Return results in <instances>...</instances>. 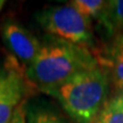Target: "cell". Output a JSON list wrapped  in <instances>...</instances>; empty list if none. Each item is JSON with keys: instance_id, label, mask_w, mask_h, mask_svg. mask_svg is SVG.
<instances>
[{"instance_id": "obj_5", "label": "cell", "mask_w": 123, "mask_h": 123, "mask_svg": "<svg viewBox=\"0 0 123 123\" xmlns=\"http://www.w3.org/2000/svg\"><path fill=\"white\" fill-rule=\"evenodd\" d=\"M16 66V63H0V103L12 99L24 100L29 83L25 79L24 72Z\"/></svg>"}, {"instance_id": "obj_4", "label": "cell", "mask_w": 123, "mask_h": 123, "mask_svg": "<svg viewBox=\"0 0 123 123\" xmlns=\"http://www.w3.org/2000/svg\"><path fill=\"white\" fill-rule=\"evenodd\" d=\"M0 34L5 46L22 64L24 70L34 61L39 54L41 40L16 21H5L0 29Z\"/></svg>"}, {"instance_id": "obj_1", "label": "cell", "mask_w": 123, "mask_h": 123, "mask_svg": "<svg viewBox=\"0 0 123 123\" xmlns=\"http://www.w3.org/2000/svg\"><path fill=\"white\" fill-rule=\"evenodd\" d=\"M99 66L92 50L56 37H47L34 61L24 70L30 87L53 95L62 84L81 72Z\"/></svg>"}, {"instance_id": "obj_12", "label": "cell", "mask_w": 123, "mask_h": 123, "mask_svg": "<svg viewBox=\"0 0 123 123\" xmlns=\"http://www.w3.org/2000/svg\"><path fill=\"white\" fill-rule=\"evenodd\" d=\"M26 100L24 99L17 106L9 123H26Z\"/></svg>"}, {"instance_id": "obj_7", "label": "cell", "mask_w": 123, "mask_h": 123, "mask_svg": "<svg viewBox=\"0 0 123 123\" xmlns=\"http://www.w3.org/2000/svg\"><path fill=\"white\" fill-rule=\"evenodd\" d=\"M97 21L111 37L123 34V0L106 1Z\"/></svg>"}, {"instance_id": "obj_14", "label": "cell", "mask_w": 123, "mask_h": 123, "mask_svg": "<svg viewBox=\"0 0 123 123\" xmlns=\"http://www.w3.org/2000/svg\"><path fill=\"white\" fill-rule=\"evenodd\" d=\"M5 0H0V12L2 10V8H4V6H5Z\"/></svg>"}, {"instance_id": "obj_8", "label": "cell", "mask_w": 123, "mask_h": 123, "mask_svg": "<svg viewBox=\"0 0 123 123\" xmlns=\"http://www.w3.org/2000/svg\"><path fill=\"white\" fill-rule=\"evenodd\" d=\"M93 123H123V103L119 97L107 100Z\"/></svg>"}, {"instance_id": "obj_13", "label": "cell", "mask_w": 123, "mask_h": 123, "mask_svg": "<svg viewBox=\"0 0 123 123\" xmlns=\"http://www.w3.org/2000/svg\"><path fill=\"white\" fill-rule=\"evenodd\" d=\"M116 96L119 97L120 99H121V101H122V103H123V90H122V91H120L119 93H117V95H116Z\"/></svg>"}, {"instance_id": "obj_11", "label": "cell", "mask_w": 123, "mask_h": 123, "mask_svg": "<svg viewBox=\"0 0 123 123\" xmlns=\"http://www.w3.org/2000/svg\"><path fill=\"white\" fill-rule=\"evenodd\" d=\"M23 100L12 99L0 103V123H9L13 117L15 110Z\"/></svg>"}, {"instance_id": "obj_3", "label": "cell", "mask_w": 123, "mask_h": 123, "mask_svg": "<svg viewBox=\"0 0 123 123\" xmlns=\"http://www.w3.org/2000/svg\"><path fill=\"white\" fill-rule=\"evenodd\" d=\"M34 17L40 26L53 37L88 49L95 43L91 21L70 4L41 9Z\"/></svg>"}, {"instance_id": "obj_9", "label": "cell", "mask_w": 123, "mask_h": 123, "mask_svg": "<svg viewBox=\"0 0 123 123\" xmlns=\"http://www.w3.org/2000/svg\"><path fill=\"white\" fill-rule=\"evenodd\" d=\"M26 123H67L54 111L43 106L26 104Z\"/></svg>"}, {"instance_id": "obj_2", "label": "cell", "mask_w": 123, "mask_h": 123, "mask_svg": "<svg viewBox=\"0 0 123 123\" xmlns=\"http://www.w3.org/2000/svg\"><path fill=\"white\" fill-rule=\"evenodd\" d=\"M110 82L107 71L99 65L74 75L51 96L76 123H93L108 100Z\"/></svg>"}, {"instance_id": "obj_6", "label": "cell", "mask_w": 123, "mask_h": 123, "mask_svg": "<svg viewBox=\"0 0 123 123\" xmlns=\"http://www.w3.org/2000/svg\"><path fill=\"white\" fill-rule=\"evenodd\" d=\"M99 65L110 75L112 83L120 91L123 90V34L115 37L105 55L98 57Z\"/></svg>"}, {"instance_id": "obj_10", "label": "cell", "mask_w": 123, "mask_h": 123, "mask_svg": "<svg viewBox=\"0 0 123 123\" xmlns=\"http://www.w3.org/2000/svg\"><path fill=\"white\" fill-rule=\"evenodd\" d=\"M68 4L73 6L82 16L90 21L98 19L103 9L105 7L106 1L104 0H73Z\"/></svg>"}]
</instances>
